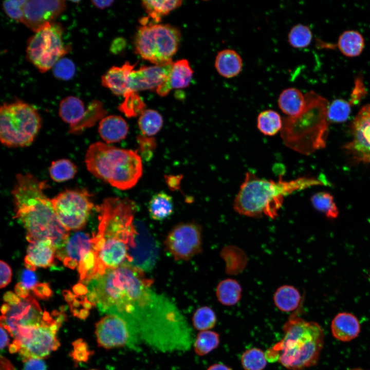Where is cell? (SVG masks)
<instances>
[{"label":"cell","instance_id":"obj_52","mask_svg":"<svg viewBox=\"0 0 370 370\" xmlns=\"http://www.w3.org/2000/svg\"><path fill=\"white\" fill-rule=\"evenodd\" d=\"M72 290L77 295H83L88 293L87 288L81 283L76 284L73 287Z\"/></svg>","mask_w":370,"mask_h":370},{"label":"cell","instance_id":"obj_10","mask_svg":"<svg viewBox=\"0 0 370 370\" xmlns=\"http://www.w3.org/2000/svg\"><path fill=\"white\" fill-rule=\"evenodd\" d=\"M60 324L49 314L40 324L19 330L10 346V352L18 351L24 361L45 358L60 345L57 337Z\"/></svg>","mask_w":370,"mask_h":370},{"label":"cell","instance_id":"obj_24","mask_svg":"<svg viewBox=\"0 0 370 370\" xmlns=\"http://www.w3.org/2000/svg\"><path fill=\"white\" fill-rule=\"evenodd\" d=\"M331 330L335 338L341 341L348 342L359 335L360 331V323L354 314L348 312H340L333 319Z\"/></svg>","mask_w":370,"mask_h":370},{"label":"cell","instance_id":"obj_13","mask_svg":"<svg viewBox=\"0 0 370 370\" xmlns=\"http://www.w3.org/2000/svg\"><path fill=\"white\" fill-rule=\"evenodd\" d=\"M106 110L103 103L94 100L86 109L83 101L78 97L68 96L60 102L59 116L63 121L69 125L71 134H79L87 128L93 126L99 120L104 118Z\"/></svg>","mask_w":370,"mask_h":370},{"label":"cell","instance_id":"obj_32","mask_svg":"<svg viewBox=\"0 0 370 370\" xmlns=\"http://www.w3.org/2000/svg\"><path fill=\"white\" fill-rule=\"evenodd\" d=\"M338 46L341 52L348 57L359 55L364 46L362 35L358 31L348 30L344 32L339 37Z\"/></svg>","mask_w":370,"mask_h":370},{"label":"cell","instance_id":"obj_7","mask_svg":"<svg viewBox=\"0 0 370 370\" xmlns=\"http://www.w3.org/2000/svg\"><path fill=\"white\" fill-rule=\"evenodd\" d=\"M85 161L94 176L120 190L133 188L142 174L141 157L137 152L100 141L90 145Z\"/></svg>","mask_w":370,"mask_h":370},{"label":"cell","instance_id":"obj_23","mask_svg":"<svg viewBox=\"0 0 370 370\" xmlns=\"http://www.w3.org/2000/svg\"><path fill=\"white\" fill-rule=\"evenodd\" d=\"M135 65L125 62L121 67L113 66L101 77L102 85L116 95L124 96L130 91L129 76Z\"/></svg>","mask_w":370,"mask_h":370},{"label":"cell","instance_id":"obj_22","mask_svg":"<svg viewBox=\"0 0 370 370\" xmlns=\"http://www.w3.org/2000/svg\"><path fill=\"white\" fill-rule=\"evenodd\" d=\"M193 73V70L188 60L182 59L173 62L167 79L156 89L157 94L165 96L172 89L188 87Z\"/></svg>","mask_w":370,"mask_h":370},{"label":"cell","instance_id":"obj_35","mask_svg":"<svg viewBox=\"0 0 370 370\" xmlns=\"http://www.w3.org/2000/svg\"><path fill=\"white\" fill-rule=\"evenodd\" d=\"M220 343L218 333L210 330L200 331L193 343L196 355L205 356L216 348Z\"/></svg>","mask_w":370,"mask_h":370},{"label":"cell","instance_id":"obj_18","mask_svg":"<svg viewBox=\"0 0 370 370\" xmlns=\"http://www.w3.org/2000/svg\"><path fill=\"white\" fill-rule=\"evenodd\" d=\"M65 7L64 1H26L22 23L36 32L47 24L53 23Z\"/></svg>","mask_w":370,"mask_h":370},{"label":"cell","instance_id":"obj_26","mask_svg":"<svg viewBox=\"0 0 370 370\" xmlns=\"http://www.w3.org/2000/svg\"><path fill=\"white\" fill-rule=\"evenodd\" d=\"M217 72L225 78L237 76L242 70L243 60L239 54L232 49H224L218 52L215 60Z\"/></svg>","mask_w":370,"mask_h":370},{"label":"cell","instance_id":"obj_33","mask_svg":"<svg viewBox=\"0 0 370 370\" xmlns=\"http://www.w3.org/2000/svg\"><path fill=\"white\" fill-rule=\"evenodd\" d=\"M283 126V119L276 112L267 109L261 112L257 118V127L266 136H274Z\"/></svg>","mask_w":370,"mask_h":370},{"label":"cell","instance_id":"obj_39","mask_svg":"<svg viewBox=\"0 0 370 370\" xmlns=\"http://www.w3.org/2000/svg\"><path fill=\"white\" fill-rule=\"evenodd\" d=\"M311 202L317 210L324 213L329 218H337L339 212L333 197L328 193L318 192L312 196Z\"/></svg>","mask_w":370,"mask_h":370},{"label":"cell","instance_id":"obj_8","mask_svg":"<svg viewBox=\"0 0 370 370\" xmlns=\"http://www.w3.org/2000/svg\"><path fill=\"white\" fill-rule=\"evenodd\" d=\"M42 122L36 109L22 101L4 103L0 109V139L8 147H24L34 140Z\"/></svg>","mask_w":370,"mask_h":370},{"label":"cell","instance_id":"obj_27","mask_svg":"<svg viewBox=\"0 0 370 370\" xmlns=\"http://www.w3.org/2000/svg\"><path fill=\"white\" fill-rule=\"evenodd\" d=\"M306 97L299 89L289 87L280 94L278 103L280 109L288 117L300 114L306 105Z\"/></svg>","mask_w":370,"mask_h":370},{"label":"cell","instance_id":"obj_50","mask_svg":"<svg viewBox=\"0 0 370 370\" xmlns=\"http://www.w3.org/2000/svg\"><path fill=\"white\" fill-rule=\"evenodd\" d=\"M4 300L9 305L18 303L21 298L11 291L7 292L4 295Z\"/></svg>","mask_w":370,"mask_h":370},{"label":"cell","instance_id":"obj_43","mask_svg":"<svg viewBox=\"0 0 370 370\" xmlns=\"http://www.w3.org/2000/svg\"><path fill=\"white\" fill-rule=\"evenodd\" d=\"M76 68L73 62L66 58L60 59L53 67L55 77L62 80L71 79L75 73Z\"/></svg>","mask_w":370,"mask_h":370},{"label":"cell","instance_id":"obj_34","mask_svg":"<svg viewBox=\"0 0 370 370\" xmlns=\"http://www.w3.org/2000/svg\"><path fill=\"white\" fill-rule=\"evenodd\" d=\"M163 118L156 110L145 109L139 116V128L142 135L152 137L157 134L163 125Z\"/></svg>","mask_w":370,"mask_h":370},{"label":"cell","instance_id":"obj_9","mask_svg":"<svg viewBox=\"0 0 370 370\" xmlns=\"http://www.w3.org/2000/svg\"><path fill=\"white\" fill-rule=\"evenodd\" d=\"M181 40L177 27L161 24H148L138 29L134 40L136 52L155 65L172 62Z\"/></svg>","mask_w":370,"mask_h":370},{"label":"cell","instance_id":"obj_40","mask_svg":"<svg viewBox=\"0 0 370 370\" xmlns=\"http://www.w3.org/2000/svg\"><path fill=\"white\" fill-rule=\"evenodd\" d=\"M312 38L310 28L306 25L298 24L290 30L288 34V42L293 48H303L310 44Z\"/></svg>","mask_w":370,"mask_h":370},{"label":"cell","instance_id":"obj_51","mask_svg":"<svg viewBox=\"0 0 370 370\" xmlns=\"http://www.w3.org/2000/svg\"><path fill=\"white\" fill-rule=\"evenodd\" d=\"M14 291L16 294L21 299L26 298L29 295V290L25 288L21 282L15 285Z\"/></svg>","mask_w":370,"mask_h":370},{"label":"cell","instance_id":"obj_5","mask_svg":"<svg viewBox=\"0 0 370 370\" xmlns=\"http://www.w3.org/2000/svg\"><path fill=\"white\" fill-rule=\"evenodd\" d=\"M284 337L265 352L268 362L289 370H306L317 364L324 341L320 325L292 315L283 326Z\"/></svg>","mask_w":370,"mask_h":370},{"label":"cell","instance_id":"obj_36","mask_svg":"<svg viewBox=\"0 0 370 370\" xmlns=\"http://www.w3.org/2000/svg\"><path fill=\"white\" fill-rule=\"evenodd\" d=\"M77 170L76 165L66 159L52 161L49 169L50 178L58 182L72 179L75 176Z\"/></svg>","mask_w":370,"mask_h":370},{"label":"cell","instance_id":"obj_58","mask_svg":"<svg viewBox=\"0 0 370 370\" xmlns=\"http://www.w3.org/2000/svg\"><path fill=\"white\" fill-rule=\"evenodd\" d=\"M350 370H361V369H350Z\"/></svg>","mask_w":370,"mask_h":370},{"label":"cell","instance_id":"obj_20","mask_svg":"<svg viewBox=\"0 0 370 370\" xmlns=\"http://www.w3.org/2000/svg\"><path fill=\"white\" fill-rule=\"evenodd\" d=\"M92 238L85 232L75 233L67 239L63 247L57 250L55 257L69 268L78 267L83 257L93 249Z\"/></svg>","mask_w":370,"mask_h":370},{"label":"cell","instance_id":"obj_4","mask_svg":"<svg viewBox=\"0 0 370 370\" xmlns=\"http://www.w3.org/2000/svg\"><path fill=\"white\" fill-rule=\"evenodd\" d=\"M320 184L322 183L314 178L303 177L287 181L283 180L280 176L275 181L259 178L253 173L248 172L234 199V210L248 217L265 215L274 218L278 215L285 196Z\"/></svg>","mask_w":370,"mask_h":370},{"label":"cell","instance_id":"obj_30","mask_svg":"<svg viewBox=\"0 0 370 370\" xmlns=\"http://www.w3.org/2000/svg\"><path fill=\"white\" fill-rule=\"evenodd\" d=\"M242 289L240 284L232 279H226L220 281L216 290L218 301L225 306L236 304L242 297Z\"/></svg>","mask_w":370,"mask_h":370},{"label":"cell","instance_id":"obj_16","mask_svg":"<svg viewBox=\"0 0 370 370\" xmlns=\"http://www.w3.org/2000/svg\"><path fill=\"white\" fill-rule=\"evenodd\" d=\"M95 334L99 345L106 349L135 345L127 323L116 314L101 318L96 324Z\"/></svg>","mask_w":370,"mask_h":370},{"label":"cell","instance_id":"obj_31","mask_svg":"<svg viewBox=\"0 0 370 370\" xmlns=\"http://www.w3.org/2000/svg\"><path fill=\"white\" fill-rule=\"evenodd\" d=\"M181 1H143L141 4L147 14L146 19L151 18V24H157L161 18L181 5Z\"/></svg>","mask_w":370,"mask_h":370},{"label":"cell","instance_id":"obj_17","mask_svg":"<svg viewBox=\"0 0 370 370\" xmlns=\"http://www.w3.org/2000/svg\"><path fill=\"white\" fill-rule=\"evenodd\" d=\"M352 139L345 148L357 161L370 163V104L363 107L352 126Z\"/></svg>","mask_w":370,"mask_h":370},{"label":"cell","instance_id":"obj_19","mask_svg":"<svg viewBox=\"0 0 370 370\" xmlns=\"http://www.w3.org/2000/svg\"><path fill=\"white\" fill-rule=\"evenodd\" d=\"M173 63L144 66L133 70L129 76L130 91L156 89L167 79Z\"/></svg>","mask_w":370,"mask_h":370},{"label":"cell","instance_id":"obj_54","mask_svg":"<svg viewBox=\"0 0 370 370\" xmlns=\"http://www.w3.org/2000/svg\"><path fill=\"white\" fill-rule=\"evenodd\" d=\"M1 347L2 349L7 345L9 341L7 333L2 326L1 328Z\"/></svg>","mask_w":370,"mask_h":370},{"label":"cell","instance_id":"obj_45","mask_svg":"<svg viewBox=\"0 0 370 370\" xmlns=\"http://www.w3.org/2000/svg\"><path fill=\"white\" fill-rule=\"evenodd\" d=\"M137 140L141 157L145 160H150L156 147V139L153 137L140 135L137 136Z\"/></svg>","mask_w":370,"mask_h":370},{"label":"cell","instance_id":"obj_6","mask_svg":"<svg viewBox=\"0 0 370 370\" xmlns=\"http://www.w3.org/2000/svg\"><path fill=\"white\" fill-rule=\"evenodd\" d=\"M305 97L306 105L302 113L283 119L281 136L287 147L309 155L325 146L328 105L324 98L313 91Z\"/></svg>","mask_w":370,"mask_h":370},{"label":"cell","instance_id":"obj_28","mask_svg":"<svg viewBox=\"0 0 370 370\" xmlns=\"http://www.w3.org/2000/svg\"><path fill=\"white\" fill-rule=\"evenodd\" d=\"M302 297L299 290L293 286L284 285L279 287L273 295L275 306L283 312H291L300 306Z\"/></svg>","mask_w":370,"mask_h":370},{"label":"cell","instance_id":"obj_57","mask_svg":"<svg viewBox=\"0 0 370 370\" xmlns=\"http://www.w3.org/2000/svg\"><path fill=\"white\" fill-rule=\"evenodd\" d=\"M180 179V177H177V176H172L168 177V184L170 187H171L173 186V184H174L175 183L177 187L179 184V180Z\"/></svg>","mask_w":370,"mask_h":370},{"label":"cell","instance_id":"obj_29","mask_svg":"<svg viewBox=\"0 0 370 370\" xmlns=\"http://www.w3.org/2000/svg\"><path fill=\"white\" fill-rule=\"evenodd\" d=\"M172 197L164 192L154 194L148 204L150 217L155 220H162L169 217L173 212Z\"/></svg>","mask_w":370,"mask_h":370},{"label":"cell","instance_id":"obj_47","mask_svg":"<svg viewBox=\"0 0 370 370\" xmlns=\"http://www.w3.org/2000/svg\"><path fill=\"white\" fill-rule=\"evenodd\" d=\"M1 266V282L0 287L3 288L6 286L11 281L12 270L10 267L5 262H0Z\"/></svg>","mask_w":370,"mask_h":370},{"label":"cell","instance_id":"obj_37","mask_svg":"<svg viewBox=\"0 0 370 370\" xmlns=\"http://www.w3.org/2000/svg\"><path fill=\"white\" fill-rule=\"evenodd\" d=\"M118 106L119 110L127 117L140 116L145 110L146 105L137 92L129 91Z\"/></svg>","mask_w":370,"mask_h":370},{"label":"cell","instance_id":"obj_46","mask_svg":"<svg viewBox=\"0 0 370 370\" xmlns=\"http://www.w3.org/2000/svg\"><path fill=\"white\" fill-rule=\"evenodd\" d=\"M21 284L28 290L32 289L37 284L35 274L32 270H24L21 275Z\"/></svg>","mask_w":370,"mask_h":370},{"label":"cell","instance_id":"obj_38","mask_svg":"<svg viewBox=\"0 0 370 370\" xmlns=\"http://www.w3.org/2000/svg\"><path fill=\"white\" fill-rule=\"evenodd\" d=\"M240 362L245 370H263L268 361L265 353L261 349L253 347L243 353Z\"/></svg>","mask_w":370,"mask_h":370},{"label":"cell","instance_id":"obj_2","mask_svg":"<svg viewBox=\"0 0 370 370\" xmlns=\"http://www.w3.org/2000/svg\"><path fill=\"white\" fill-rule=\"evenodd\" d=\"M99 214L98 230L92 234L93 250L97 255V273L132 262L131 249L138 234L133 225L134 201L127 198L108 197L96 207Z\"/></svg>","mask_w":370,"mask_h":370},{"label":"cell","instance_id":"obj_11","mask_svg":"<svg viewBox=\"0 0 370 370\" xmlns=\"http://www.w3.org/2000/svg\"><path fill=\"white\" fill-rule=\"evenodd\" d=\"M61 25L51 23L45 25L29 38L27 47L29 61L41 72L53 68L70 49L62 41Z\"/></svg>","mask_w":370,"mask_h":370},{"label":"cell","instance_id":"obj_42","mask_svg":"<svg viewBox=\"0 0 370 370\" xmlns=\"http://www.w3.org/2000/svg\"><path fill=\"white\" fill-rule=\"evenodd\" d=\"M350 110L349 102L343 99H336L328 106L327 118L332 122H342L348 118Z\"/></svg>","mask_w":370,"mask_h":370},{"label":"cell","instance_id":"obj_44","mask_svg":"<svg viewBox=\"0 0 370 370\" xmlns=\"http://www.w3.org/2000/svg\"><path fill=\"white\" fill-rule=\"evenodd\" d=\"M26 0L6 1L3 2V7L7 15L12 20L23 23L24 6Z\"/></svg>","mask_w":370,"mask_h":370},{"label":"cell","instance_id":"obj_14","mask_svg":"<svg viewBox=\"0 0 370 370\" xmlns=\"http://www.w3.org/2000/svg\"><path fill=\"white\" fill-rule=\"evenodd\" d=\"M1 311V325L14 337L19 330L38 325L49 316L47 312L42 311L38 302L30 295L21 298L17 304H4Z\"/></svg>","mask_w":370,"mask_h":370},{"label":"cell","instance_id":"obj_15","mask_svg":"<svg viewBox=\"0 0 370 370\" xmlns=\"http://www.w3.org/2000/svg\"><path fill=\"white\" fill-rule=\"evenodd\" d=\"M169 252L177 260H189L201 250V233L195 223H180L170 231L165 240Z\"/></svg>","mask_w":370,"mask_h":370},{"label":"cell","instance_id":"obj_53","mask_svg":"<svg viewBox=\"0 0 370 370\" xmlns=\"http://www.w3.org/2000/svg\"><path fill=\"white\" fill-rule=\"evenodd\" d=\"M92 4L99 9H104L109 7L114 2L113 1H91Z\"/></svg>","mask_w":370,"mask_h":370},{"label":"cell","instance_id":"obj_56","mask_svg":"<svg viewBox=\"0 0 370 370\" xmlns=\"http://www.w3.org/2000/svg\"><path fill=\"white\" fill-rule=\"evenodd\" d=\"M63 293L64 295L65 300L69 303H71L76 298V295H74L70 291L68 290H64Z\"/></svg>","mask_w":370,"mask_h":370},{"label":"cell","instance_id":"obj_3","mask_svg":"<svg viewBox=\"0 0 370 370\" xmlns=\"http://www.w3.org/2000/svg\"><path fill=\"white\" fill-rule=\"evenodd\" d=\"M46 187L31 174H17L12 191L14 218L26 230L28 242L50 239L57 250L64 246L69 231L58 219L51 199L44 194Z\"/></svg>","mask_w":370,"mask_h":370},{"label":"cell","instance_id":"obj_55","mask_svg":"<svg viewBox=\"0 0 370 370\" xmlns=\"http://www.w3.org/2000/svg\"><path fill=\"white\" fill-rule=\"evenodd\" d=\"M207 370H231V368L222 363H216L210 366Z\"/></svg>","mask_w":370,"mask_h":370},{"label":"cell","instance_id":"obj_12","mask_svg":"<svg viewBox=\"0 0 370 370\" xmlns=\"http://www.w3.org/2000/svg\"><path fill=\"white\" fill-rule=\"evenodd\" d=\"M57 217L67 230L83 228L94 204L87 190H67L51 199Z\"/></svg>","mask_w":370,"mask_h":370},{"label":"cell","instance_id":"obj_21","mask_svg":"<svg viewBox=\"0 0 370 370\" xmlns=\"http://www.w3.org/2000/svg\"><path fill=\"white\" fill-rule=\"evenodd\" d=\"M56 251L57 248L50 239L30 243L25 257V266L33 271L36 267H49L53 265Z\"/></svg>","mask_w":370,"mask_h":370},{"label":"cell","instance_id":"obj_41","mask_svg":"<svg viewBox=\"0 0 370 370\" xmlns=\"http://www.w3.org/2000/svg\"><path fill=\"white\" fill-rule=\"evenodd\" d=\"M217 321L213 310L208 306H202L194 313L192 318L193 326L199 331L208 330L213 328Z\"/></svg>","mask_w":370,"mask_h":370},{"label":"cell","instance_id":"obj_25","mask_svg":"<svg viewBox=\"0 0 370 370\" xmlns=\"http://www.w3.org/2000/svg\"><path fill=\"white\" fill-rule=\"evenodd\" d=\"M128 131L126 122L119 116H106L99 122V134L108 144L122 140L126 137Z\"/></svg>","mask_w":370,"mask_h":370},{"label":"cell","instance_id":"obj_48","mask_svg":"<svg viewBox=\"0 0 370 370\" xmlns=\"http://www.w3.org/2000/svg\"><path fill=\"white\" fill-rule=\"evenodd\" d=\"M32 290L35 295L44 300L49 299L52 294V292L47 283H38Z\"/></svg>","mask_w":370,"mask_h":370},{"label":"cell","instance_id":"obj_49","mask_svg":"<svg viewBox=\"0 0 370 370\" xmlns=\"http://www.w3.org/2000/svg\"><path fill=\"white\" fill-rule=\"evenodd\" d=\"M25 362L24 370H46L45 363L41 359H30Z\"/></svg>","mask_w":370,"mask_h":370},{"label":"cell","instance_id":"obj_1","mask_svg":"<svg viewBox=\"0 0 370 370\" xmlns=\"http://www.w3.org/2000/svg\"><path fill=\"white\" fill-rule=\"evenodd\" d=\"M151 283L142 270L126 262L91 279L86 298L100 312L123 318L135 344L143 343L164 353L189 350L193 339L187 320Z\"/></svg>","mask_w":370,"mask_h":370}]
</instances>
